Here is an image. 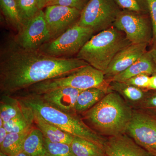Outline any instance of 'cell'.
<instances>
[{
  "mask_svg": "<svg viewBox=\"0 0 156 156\" xmlns=\"http://www.w3.org/2000/svg\"><path fill=\"white\" fill-rule=\"evenodd\" d=\"M55 1L56 0H46V6H45V7H46L47 6L50 5L51 3L55 2Z\"/></svg>",
  "mask_w": 156,
  "mask_h": 156,
  "instance_id": "obj_37",
  "label": "cell"
},
{
  "mask_svg": "<svg viewBox=\"0 0 156 156\" xmlns=\"http://www.w3.org/2000/svg\"><path fill=\"white\" fill-rule=\"evenodd\" d=\"M51 40L44 12L41 10L23 26L17 33L15 42L20 47L27 50H38Z\"/></svg>",
  "mask_w": 156,
  "mask_h": 156,
  "instance_id": "obj_10",
  "label": "cell"
},
{
  "mask_svg": "<svg viewBox=\"0 0 156 156\" xmlns=\"http://www.w3.org/2000/svg\"><path fill=\"white\" fill-rule=\"evenodd\" d=\"M156 74V65L149 52L147 51L130 67L115 76L110 81L125 82L130 78L139 75L152 76Z\"/></svg>",
  "mask_w": 156,
  "mask_h": 156,
  "instance_id": "obj_16",
  "label": "cell"
},
{
  "mask_svg": "<svg viewBox=\"0 0 156 156\" xmlns=\"http://www.w3.org/2000/svg\"><path fill=\"white\" fill-rule=\"evenodd\" d=\"M121 11L114 0H89L81 11L77 23L99 32L113 26Z\"/></svg>",
  "mask_w": 156,
  "mask_h": 156,
  "instance_id": "obj_7",
  "label": "cell"
},
{
  "mask_svg": "<svg viewBox=\"0 0 156 156\" xmlns=\"http://www.w3.org/2000/svg\"><path fill=\"white\" fill-rule=\"evenodd\" d=\"M82 91L73 88H60L36 95L48 105L66 113L75 115L77 114V98Z\"/></svg>",
  "mask_w": 156,
  "mask_h": 156,
  "instance_id": "obj_14",
  "label": "cell"
},
{
  "mask_svg": "<svg viewBox=\"0 0 156 156\" xmlns=\"http://www.w3.org/2000/svg\"><path fill=\"white\" fill-rule=\"evenodd\" d=\"M148 14L121 10L113 26L126 35L131 44H147L152 41L153 30Z\"/></svg>",
  "mask_w": 156,
  "mask_h": 156,
  "instance_id": "obj_8",
  "label": "cell"
},
{
  "mask_svg": "<svg viewBox=\"0 0 156 156\" xmlns=\"http://www.w3.org/2000/svg\"><path fill=\"white\" fill-rule=\"evenodd\" d=\"M1 7L3 14L9 24L19 32L23 24L17 9L16 0H0Z\"/></svg>",
  "mask_w": 156,
  "mask_h": 156,
  "instance_id": "obj_24",
  "label": "cell"
},
{
  "mask_svg": "<svg viewBox=\"0 0 156 156\" xmlns=\"http://www.w3.org/2000/svg\"><path fill=\"white\" fill-rule=\"evenodd\" d=\"M148 90L156 91V74L151 76Z\"/></svg>",
  "mask_w": 156,
  "mask_h": 156,
  "instance_id": "obj_32",
  "label": "cell"
},
{
  "mask_svg": "<svg viewBox=\"0 0 156 156\" xmlns=\"http://www.w3.org/2000/svg\"><path fill=\"white\" fill-rule=\"evenodd\" d=\"M151 56L153 59L154 62L156 65V45H154V47L149 51Z\"/></svg>",
  "mask_w": 156,
  "mask_h": 156,
  "instance_id": "obj_34",
  "label": "cell"
},
{
  "mask_svg": "<svg viewBox=\"0 0 156 156\" xmlns=\"http://www.w3.org/2000/svg\"><path fill=\"white\" fill-rule=\"evenodd\" d=\"M133 111L120 95L112 91L81 115L90 128L101 136L107 137L125 133Z\"/></svg>",
  "mask_w": 156,
  "mask_h": 156,
  "instance_id": "obj_2",
  "label": "cell"
},
{
  "mask_svg": "<svg viewBox=\"0 0 156 156\" xmlns=\"http://www.w3.org/2000/svg\"><path fill=\"white\" fill-rule=\"evenodd\" d=\"M94 33L93 30L76 23L56 38L47 42L38 50L57 58H66L77 55Z\"/></svg>",
  "mask_w": 156,
  "mask_h": 156,
  "instance_id": "obj_6",
  "label": "cell"
},
{
  "mask_svg": "<svg viewBox=\"0 0 156 156\" xmlns=\"http://www.w3.org/2000/svg\"><path fill=\"white\" fill-rule=\"evenodd\" d=\"M23 105V110L20 114L9 122H4L3 127L8 133L21 132L34 126L33 110L29 107Z\"/></svg>",
  "mask_w": 156,
  "mask_h": 156,
  "instance_id": "obj_20",
  "label": "cell"
},
{
  "mask_svg": "<svg viewBox=\"0 0 156 156\" xmlns=\"http://www.w3.org/2000/svg\"><path fill=\"white\" fill-rule=\"evenodd\" d=\"M45 156H75L70 145L51 142L44 137Z\"/></svg>",
  "mask_w": 156,
  "mask_h": 156,
  "instance_id": "obj_26",
  "label": "cell"
},
{
  "mask_svg": "<svg viewBox=\"0 0 156 156\" xmlns=\"http://www.w3.org/2000/svg\"><path fill=\"white\" fill-rule=\"evenodd\" d=\"M17 9L23 26L41 10L37 0H16Z\"/></svg>",
  "mask_w": 156,
  "mask_h": 156,
  "instance_id": "obj_25",
  "label": "cell"
},
{
  "mask_svg": "<svg viewBox=\"0 0 156 156\" xmlns=\"http://www.w3.org/2000/svg\"><path fill=\"white\" fill-rule=\"evenodd\" d=\"M81 11L66 6L52 5L46 7L45 17L51 40L77 23Z\"/></svg>",
  "mask_w": 156,
  "mask_h": 156,
  "instance_id": "obj_11",
  "label": "cell"
},
{
  "mask_svg": "<svg viewBox=\"0 0 156 156\" xmlns=\"http://www.w3.org/2000/svg\"><path fill=\"white\" fill-rule=\"evenodd\" d=\"M151 76L147 74L139 75L130 78L125 83L140 89L149 91Z\"/></svg>",
  "mask_w": 156,
  "mask_h": 156,
  "instance_id": "obj_29",
  "label": "cell"
},
{
  "mask_svg": "<svg viewBox=\"0 0 156 156\" xmlns=\"http://www.w3.org/2000/svg\"><path fill=\"white\" fill-rule=\"evenodd\" d=\"M15 156H30L28 154L26 153L24 151H22L20 152L19 154H17Z\"/></svg>",
  "mask_w": 156,
  "mask_h": 156,
  "instance_id": "obj_36",
  "label": "cell"
},
{
  "mask_svg": "<svg viewBox=\"0 0 156 156\" xmlns=\"http://www.w3.org/2000/svg\"><path fill=\"white\" fill-rule=\"evenodd\" d=\"M153 30V43L156 45V0H146Z\"/></svg>",
  "mask_w": 156,
  "mask_h": 156,
  "instance_id": "obj_30",
  "label": "cell"
},
{
  "mask_svg": "<svg viewBox=\"0 0 156 156\" xmlns=\"http://www.w3.org/2000/svg\"><path fill=\"white\" fill-rule=\"evenodd\" d=\"M109 92H116L133 110L139 107L149 91L140 89L125 82L110 81L109 87Z\"/></svg>",
  "mask_w": 156,
  "mask_h": 156,
  "instance_id": "obj_15",
  "label": "cell"
},
{
  "mask_svg": "<svg viewBox=\"0 0 156 156\" xmlns=\"http://www.w3.org/2000/svg\"><path fill=\"white\" fill-rule=\"evenodd\" d=\"M86 1L87 0H56L50 5H58L75 8L82 11L87 4H86Z\"/></svg>",
  "mask_w": 156,
  "mask_h": 156,
  "instance_id": "obj_31",
  "label": "cell"
},
{
  "mask_svg": "<svg viewBox=\"0 0 156 156\" xmlns=\"http://www.w3.org/2000/svg\"><path fill=\"white\" fill-rule=\"evenodd\" d=\"M89 65L77 58H57L11 43L1 52L0 93L12 95L34 84L69 75Z\"/></svg>",
  "mask_w": 156,
  "mask_h": 156,
  "instance_id": "obj_1",
  "label": "cell"
},
{
  "mask_svg": "<svg viewBox=\"0 0 156 156\" xmlns=\"http://www.w3.org/2000/svg\"><path fill=\"white\" fill-rule=\"evenodd\" d=\"M108 87V82L105 77L103 72L88 65L69 75L42 81L19 93L41 95L63 88L81 90L94 88L107 91Z\"/></svg>",
  "mask_w": 156,
  "mask_h": 156,
  "instance_id": "obj_5",
  "label": "cell"
},
{
  "mask_svg": "<svg viewBox=\"0 0 156 156\" xmlns=\"http://www.w3.org/2000/svg\"><path fill=\"white\" fill-rule=\"evenodd\" d=\"M23 104L13 95H1L0 118L4 122H9L20 114L23 110Z\"/></svg>",
  "mask_w": 156,
  "mask_h": 156,
  "instance_id": "obj_21",
  "label": "cell"
},
{
  "mask_svg": "<svg viewBox=\"0 0 156 156\" xmlns=\"http://www.w3.org/2000/svg\"><path fill=\"white\" fill-rule=\"evenodd\" d=\"M33 110L34 114V125L41 132L44 137L52 142L60 143L71 145L73 136L46 121L37 112Z\"/></svg>",
  "mask_w": 156,
  "mask_h": 156,
  "instance_id": "obj_17",
  "label": "cell"
},
{
  "mask_svg": "<svg viewBox=\"0 0 156 156\" xmlns=\"http://www.w3.org/2000/svg\"><path fill=\"white\" fill-rule=\"evenodd\" d=\"M0 156H9L6 154H4V153L0 151Z\"/></svg>",
  "mask_w": 156,
  "mask_h": 156,
  "instance_id": "obj_39",
  "label": "cell"
},
{
  "mask_svg": "<svg viewBox=\"0 0 156 156\" xmlns=\"http://www.w3.org/2000/svg\"><path fill=\"white\" fill-rule=\"evenodd\" d=\"M131 44L124 33L113 26L93 35L77 54L76 58L104 72L117 53Z\"/></svg>",
  "mask_w": 156,
  "mask_h": 156,
  "instance_id": "obj_4",
  "label": "cell"
},
{
  "mask_svg": "<svg viewBox=\"0 0 156 156\" xmlns=\"http://www.w3.org/2000/svg\"><path fill=\"white\" fill-rule=\"evenodd\" d=\"M16 95L14 96L23 105L36 111L46 121L62 131L104 147L106 137L101 136L92 130L78 114H69L60 111L45 103L36 95L23 93Z\"/></svg>",
  "mask_w": 156,
  "mask_h": 156,
  "instance_id": "obj_3",
  "label": "cell"
},
{
  "mask_svg": "<svg viewBox=\"0 0 156 156\" xmlns=\"http://www.w3.org/2000/svg\"><path fill=\"white\" fill-rule=\"evenodd\" d=\"M4 122H3L2 119L0 118V128L3 127V125H4Z\"/></svg>",
  "mask_w": 156,
  "mask_h": 156,
  "instance_id": "obj_38",
  "label": "cell"
},
{
  "mask_svg": "<svg viewBox=\"0 0 156 156\" xmlns=\"http://www.w3.org/2000/svg\"><path fill=\"white\" fill-rule=\"evenodd\" d=\"M148 44H131L120 50L103 72L107 80L110 82L114 77L126 70L147 52Z\"/></svg>",
  "mask_w": 156,
  "mask_h": 156,
  "instance_id": "obj_12",
  "label": "cell"
},
{
  "mask_svg": "<svg viewBox=\"0 0 156 156\" xmlns=\"http://www.w3.org/2000/svg\"><path fill=\"white\" fill-rule=\"evenodd\" d=\"M107 156L106 155V156Z\"/></svg>",
  "mask_w": 156,
  "mask_h": 156,
  "instance_id": "obj_40",
  "label": "cell"
},
{
  "mask_svg": "<svg viewBox=\"0 0 156 156\" xmlns=\"http://www.w3.org/2000/svg\"><path fill=\"white\" fill-rule=\"evenodd\" d=\"M37 1L38 3L40 9L42 10V9L46 6V0H37Z\"/></svg>",
  "mask_w": 156,
  "mask_h": 156,
  "instance_id": "obj_35",
  "label": "cell"
},
{
  "mask_svg": "<svg viewBox=\"0 0 156 156\" xmlns=\"http://www.w3.org/2000/svg\"><path fill=\"white\" fill-rule=\"evenodd\" d=\"M104 147L107 156H153L125 133L106 137Z\"/></svg>",
  "mask_w": 156,
  "mask_h": 156,
  "instance_id": "obj_13",
  "label": "cell"
},
{
  "mask_svg": "<svg viewBox=\"0 0 156 156\" xmlns=\"http://www.w3.org/2000/svg\"><path fill=\"white\" fill-rule=\"evenodd\" d=\"M120 9L149 14L146 0H114Z\"/></svg>",
  "mask_w": 156,
  "mask_h": 156,
  "instance_id": "obj_27",
  "label": "cell"
},
{
  "mask_svg": "<svg viewBox=\"0 0 156 156\" xmlns=\"http://www.w3.org/2000/svg\"><path fill=\"white\" fill-rule=\"evenodd\" d=\"M125 133L152 155L156 156V118L134 110Z\"/></svg>",
  "mask_w": 156,
  "mask_h": 156,
  "instance_id": "obj_9",
  "label": "cell"
},
{
  "mask_svg": "<svg viewBox=\"0 0 156 156\" xmlns=\"http://www.w3.org/2000/svg\"><path fill=\"white\" fill-rule=\"evenodd\" d=\"M135 110L156 118V91L150 90L144 100Z\"/></svg>",
  "mask_w": 156,
  "mask_h": 156,
  "instance_id": "obj_28",
  "label": "cell"
},
{
  "mask_svg": "<svg viewBox=\"0 0 156 156\" xmlns=\"http://www.w3.org/2000/svg\"><path fill=\"white\" fill-rule=\"evenodd\" d=\"M75 156H105L104 147L77 136H74L70 145Z\"/></svg>",
  "mask_w": 156,
  "mask_h": 156,
  "instance_id": "obj_22",
  "label": "cell"
},
{
  "mask_svg": "<svg viewBox=\"0 0 156 156\" xmlns=\"http://www.w3.org/2000/svg\"><path fill=\"white\" fill-rule=\"evenodd\" d=\"M23 151L30 156H45L44 136L35 126L27 137Z\"/></svg>",
  "mask_w": 156,
  "mask_h": 156,
  "instance_id": "obj_23",
  "label": "cell"
},
{
  "mask_svg": "<svg viewBox=\"0 0 156 156\" xmlns=\"http://www.w3.org/2000/svg\"><path fill=\"white\" fill-rule=\"evenodd\" d=\"M107 92L98 88H90L82 90L77 98L75 111L77 114L82 115L92 108L103 98Z\"/></svg>",
  "mask_w": 156,
  "mask_h": 156,
  "instance_id": "obj_18",
  "label": "cell"
},
{
  "mask_svg": "<svg viewBox=\"0 0 156 156\" xmlns=\"http://www.w3.org/2000/svg\"><path fill=\"white\" fill-rule=\"evenodd\" d=\"M8 134V132L3 126L0 128V144L5 140Z\"/></svg>",
  "mask_w": 156,
  "mask_h": 156,
  "instance_id": "obj_33",
  "label": "cell"
},
{
  "mask_svg": "<svg viewBox=\"0 0 156 156\" xmlns=\"http://www.w3.org/2000/svg\"><path fill=\"white\" fill-rule=\"evenodd\" d=\"M33 127L21 132L8 133L0 144V151L9 156H15L22 151L24 141Z\"/></svg>",
  "mask_w": 156,
  "mask_h": 156,
  "instance_id": "obj_19",
  "label": "cell"
}]
</instances>
